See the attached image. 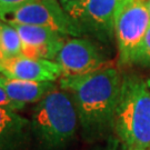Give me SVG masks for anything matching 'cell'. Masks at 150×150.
Masks as SVG:
<instances>
[{
    "label": "cell",
    "mask_w": 150,
    "mask_h": 150,
    "mask_svg": "<svg viewBox=\"0 0 150 150\" xmlns=\"http://www.w3.org/2000/svg\"><path fill=\"white\" fill-rule=\"evenodd\" d=\"M122 78L113 67L79 77H61L59 86L74 97L81 128L97 138L111 127Z\"/></svg>",
    "instance_id": "6da1fadb"
},
{
    "label": "cell",
    "mask_w": 150,
    "mask_h": 150,
    "mask_svg": "<svg viewBox=\"0 0 150 150\" xmlns=\"http://www.w3.org/2000/svg\"><path fill=\"white\" fill-rule=\"evenodd\" d=\"M22 40L21 54L29 58L54 60L67 36L52 29L31 25H12Z\"/></svg>",
    "instance_id": "ba28073f"
},
{
    "label": "cell",
    "mask_w": 150,
    "mask_h": 150,
    "mask_svg": "<svg viewBox=\"0 0 150 150\" xmlns=\"http://www.w3.org/2000/svg\"><path fill=\"white\" fill-rule=\"evenodd\" d=\"M80 28L102 38L115 37V19L120 0H59Z\"/></svg>",
    "instance_id": "8992f818"
},
{
    "label": "cell",
    "mask_w": 150,
    "mask_h": 150,
    "mask_svg": "<svg viewBox=\"0 0 150 150\" xmlns=\"http://www.w3.org/2000/svg\"><path fill=\"white\" fill-rule=\"evenodd\" d=\"M36 0H0V11L16 9Z\"/></svg>",
    "instance_id": "9a60e30c"
},
{
    "label": "cell",
    "mask_w": 150,
    "mask_h": 150,
    "mask_svg": "<svg viewBox=\"0 0 150 150\" xmlns=\"http://www.w3.org/2000/svg\"><path fill=\"white\" fill-rule=\"evenodd\" d=\"M30 122L33 138L46 150H59L67 146L80 125L74 97L56 87L37 102Z\"/></svg>",
    "instance_id": "3957f363"
},
{
    "label": "cell",
    "mask_w": 150,
    "mask_h": 150,
    "mask_svg": "<svg viewBox=\"0 0 150 150\" xmlns=\"http://www.w3.org/2000/svg\"><path fill=\"white\" fill-rule=\"evenodd\" d=\"M54 61L59 64L62 77H79L109 68V62L95 43L80 37H67Z\"/></svg>",
    "instance_id": "52a82bcc"
},
{
    "label": "cell",
    "mask_w": 150,
    "mask_h": 150,
    "mask_svg": "<svg viewBox=\"0 0 150 150\" xmlns=\"http://www.w3.org/2000/svg\"><path fill=\"white\" fill-rule=\"evenodd\" d=\"M0 21L49 28L67 37L83 35L59 0H36L16 9L0 11Z\"/></svg>",
    "instance_id": "5b68a950"
},
{
    "label": "cell",
    "mask_w": 150,
    "mask_h": 150,
    "mask_svg": "<svg viewBox=\"0 0 150 150\" xmlns=\"http://www.w3.org/2000/svg\"><path fill=\"white\" fill-rule=\"evenodd\" d=\"M5 61H6V57L4 56L2 51H1V49H0V74H2V71H4Z\"/></svg>",
    "instance_id": "2e32d148"
},
{
    "label": "cell",
    "mask_w": 150,
    "mask_h": 150,
    "mask_svg": "<svg viewBox=\"0 0 150 150\" xmlns=\"http://www.w3.org/2000/svg\"><path fill=\"white\" fill-rule=\"evenodd\" d=\"M134 64L150 67V27L148 28L145 38L138 49V52L134 57Z\"/></svg>",
    "instance_id": "4fadbf2b"
},
{
    "label": "cell",
    "mask_w": 150,
    "mask_h": 150,
    "mask_svg": "<svg viewBox=\"0 0 150 150\" xmlns=\"http://www.w3.org/2000/svg\"><path fill=\"white\" fill-rule=\"evenodd\" d=\"M146 82H147V86H148V88L150 89V79H148V80H146Z\"/></svg>",
    "instance_id": "e0dca14e"
},
{
    "label": "cell",
    "mask_w": 150,
    "mask_h": 150,
    "mask_svg": "<svg viewBox=\"0 0 150 150\" xmlns=\"http://www.w3.org/2000/svg\"><path fill=\"white\" fill-rule=\"evenodd\" d=\"M2 76L22 80L54 82L62 77V70L54 60L29 58L19 54L6 58Z\"/></svg>",
    "instance_id": "9c48e42d"
},
{
    "label": "cell",
    "mask_w": 150,
    "mask_h": 150,
    "mask_svg": "<svg viewBox=\"0 0 150 150\" xmlns=\"http://www.w3.org/2000/svg\"><path fill=\"white\" fill-rule=\"evenodd\" d=\"M111 128L126 150H150V89L145 80L122 79Z\"/></svg>",
    "instance_id": "7a4b0ae2"
},
{
    "label": "cell",
    "mask_w": 150,
    "mask_h": 150,
    "mask_svg": "<svg viewBox=\"0 0 150 150\" xmlns=\"http://www.w3.org/2000/svg\"><path fill=\"white\" fill-rule=\"evenodd\" d=\"M149 27V0H120L115 19V38L120 66L134 64Z\"/></svg>",
    "instance_id": "277c9868"
},
{
    "label": "cell",
    "mask_w": 150,
    "mask_h": 150,
    "mask_svg": "<svg viewBox=\"0 0 150 150\" xmlns=\"http://www.w3.org/2000/svg\"><path fill=\"white\" fill-rule=\"evenodd\" d=\"M149 11H150V0H149Z\"/></svg>",
    "instance_id": "ac0fdd59"
},
{
    "label": "cell",
    "mask_w": 150,
    "mask_h": 150,
    "mask_svg": "<svg viewBox=\"0 0 150 150\" xmlns=\"http://www.w3.org/2000/svg\"><path fill=\"white\" fill-rule=\"evenodd\" d=\"M0 107L7 108V109H10V110H13V111L18 112V110L23 109L25 106L18 103L15 100H12L10 97L8 96V93L6 92L5 89L0 86Z\"/></svg>",
    "instance_id": "5bb4252c"
},
{
    "label": "cell",
    "mask_w": 150,
    "mask_h": 150,
    "mask_svg": "<svg viewBox=\"0 0 150 150\" xmlns=\"http://www.w3.org/2000/svg\"><path fill=\"white\" fill-rule=\"evenodd\" d=\"M0 86L5 89L12 100L22 106L39 102L56 88V85L51 81L22 80L6 76L0 77Z\"/></svg>",
    "instance_id": "8fae6325"
},
{
    "label": "cell",
    "mask_w": 150,
    "mask_h": 150,
    "mask_svg": "<svg viewBox=\"0 0 150 150\" xmlns=\"http://www.w3.org/2000/svg\"><path fill=\"white\" fill-rule=\"evenodd\" d=\"M31 138V122L28 119L0 107V150H26Z\"/></svg>",
    "instance_id": "30bf717a"
},
{
    "label": "cell",
    "mask_w": 150,
    "mask_h": 150,
    "mask_svg": "<svg viewBox=\"0 0 150 150\" xmlns=\"http://www.w3.org/2000/svg\"><path fill=\"white\" fill-rule=\"evenodd\" d=\"M0 49L6 58L21 54L22 40L19 32L10 23H0Z\"/></svg>",
    "instance_id": "7c38bea8"
},
{
    "label": "cell",
    "mask_w": 150,
    "mask_h": 150,
    "mask_svg": "<svg viewBox=\"0 0 150 150\" xmlns=\"http://www.w3.org/2000/svg\"><path fill=\"white\" fill-rule=\"evenodd\" d=\"M112 150H117V149H116V148H113V149Z\"/></svg>",
    "instance_id": "d6986e66"
}]
</instances>
